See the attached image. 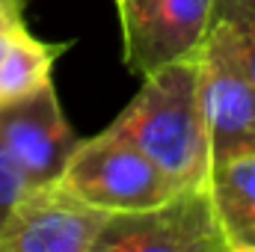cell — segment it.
I'll list each match as a JSON object with an SVG mask.
<instances>
[{"instance_id": "cell-12", "label": "cell", "mask_w": 255, "mask_h": 252, "mask_svg": "<svg viewBox=\"0 0 255 252\" xmlns=\"http://www.w3.org/2000/svg\"><path fill=\"white\" fill-rule=\"evenodd\" d=\"M21 6L18 3H12V0H0V30L3 27H9V24H18V21H24L21 18Z\"/></svg>"}, {"instance_id": "cell-9", "label": "cell", "mask_w": 255, "mask_h": 252, "mask_svg": "<svg viewBox=\"0 0 255 252\" xmlns=\"http://www.w3.org/2000/svg\"><path fill=\"white\" fill-rule=\"evenodd\" d=\"M68 45H48L36 39L24 21L0 30V107L21 101L51 83L54 63Z\"/></svg>"}, {"instance_id": "cell-3", "label": "cell", "mask_w": 255, "mask_h": 252, "mask_svg": "<svg viewBox=\"0 0 255 252\" xmlns=\"http://www.w3.org/2000/svg\"><path fill=\"white\" fill-rule=\"evenodd\" d=\"M60 184L107 214L142 211L178 193L172 178L113 127L71 148Z\"/></svg>"}, {"instance_id": "cell-4", "label": "cell", "mask_w": 255, "mask_h": 252, "mask_svg": "<svg viewBox=\"0 0 255 252\" xmlns=\"http://www.w3.org/2000/svg\"><path fill=\"white\" fill-rule=\"evenodd\" d=\"M95 252H229L208 187L178 190L160 205L110 214Z\"/></svg>"}, {"instance_id": "cell-7", "label": "cell", "mask_w": 255, "mask_h": 252, "mask_svg": "<svg viewBox=\"0 0 255 252\" xmlns=\"http://www.w3.org/2000/svg\"><path fill=\"white\" fill-rule=\"evenodd\" d=\"M74 145L77 139L63 116L54 83L0 107V148L33 187L60 181Z\"/></svg>"}, {"instance_id": "cell-11", "label": "cell", "mask_w": 255, "mask_h": 252, "mask_svg": "<svg viewBox=\"0 0 255 252\" xmlns=\"http://www.w3.org/2000/svg\"><path fill=\"white\" fill-rule=\"evenodd\" d=\"M30 187H33V184L24 178V172H21V169L12 163V157L0 148V232H3V226H6V220L12 217L15 205L21 202V196Z\"/></svg>"}, {"instance_id": "cell-1", "label": "cell", "mask_w": 255, "mask_h": 252, "mask_svg": "<svg viewBox=\"0 0 255 252\" xmlns=\"http://www.w3.org/2000/svg\"><path fill=\"white\" fill-rule=\"evenodd\" d=\"M113 130L148 154L178 190H202L211 178V139L199 101L196 54L142 74V86Z\"/></svg>"}, {"instance_id": "cell-10", "label": "cell", "mask_w": 255, "mask_h": 252, "mask_svg": "<svg viewBox=\"0 0 255 252\" xmlns=\"http://www.w3.org/2000/svg\"><path fill=\"white\" fill-rule=\"evenodd\" d=\"M217 15H223L241 45L244 63L255 80V0H217Z\"/></svg>"}, {"instance_id": "cell-13", "label": "cell", "mask_w": 255, "mask_h": 252, "mask_svg": "<svg viewBox=\"0 0 255 252\" xmlns=\"http://www.w3.org/2000/svg\"><path fill=\"white\" fill-rule=\"evenodd\" d=\"M12 3H18V6H21V9H24V3H27V0H12Z\"/></svg>"}, {"instance_id": "cell-6", "label": "cell", "mask_w": 255, "mask_h": 252, "mask_svg": "<svg viewBox=\"0 0 255 252\" xmlns=\"http://www.w3.org/2000/svg\"><path fill=\"white\" fill-rule=\"evenodd\" d=\"M217 0H128L119 3L125 65L133 74H148L157 65L193 57Z\"/></svg>"}, {"instance_id": "cell-5", "label": "cell", "mask_w": 255, "mask_h": 252, "mask_svg": "<svg viewBox=\"0 0 255 252\" xmlns=\"http://www.w3.org/2000/svg\"><path fill=\"white\" fill-rule=\"evenodd\" d=\"M107 217L60 181L36 184L6 220L0 252H95Z\"/></svg>"}, {"instance_id": "cell-8", "label": "cell", "mask_w": 255, "mask_h": 252, "mask_svg": "<svg viewBox=\"0 0 255 252\" xmlns=\"http://www.w3.org/2000/svg\"><path fill=\"white\" fill-rule=\"evenodd\" d=\"M208 193L229 252H255V154L214 163Z\"/></svg>"}, {"instance_id": "cell-14", "label": "cell", "mask_w": 255, "mask_h": 252, "mask_svg": "<svg viewBox=\"0 0 255 252\" xmlns=\"http://www.w3.org/2000/svg\"><path fill=\"white\" fill-rule=\"evenodd\" d=\"M119 3H128V0H116V6H119Z\"/></svg>"}, {"instance_id": "cell-2", "label": "cell", "mask_w": 255, "mask_h": 252, "mask_svg": "<svg viewBox=\"0 0 255 252\" xmlns=\"http://www.w3.org/2000/svg\"><path fill=\"white\" fill-rule=\"evenodd\" d=\"M196 71L211 139V166L255 154V80L229 21L217 12L196 48Z\"/></svg>"}]
</instances>
